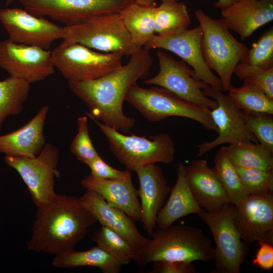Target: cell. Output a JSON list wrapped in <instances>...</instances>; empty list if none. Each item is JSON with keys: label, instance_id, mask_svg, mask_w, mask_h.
Listing matches in <instances>:
<instances>
[{"label": "cell", "instance_id": "ab89813d", "mask_svg": "<svg viewBox=\"0 0 273 273\" xmlns=\"http://www.w3.org/2000/svg\"><path fill=\"white\" fill-rule=\"evenodd\" d=\"M260 245L252 264L262 269L268 270L273 267L272 244L263 241H258Z\"/></svg>", "mask_w": 273, "mask_h": 273}, {"label": "cell", "instance_id": "d590c367", "mask_svg": "<svg viewBox=\"0 0 273 273\" xmlns=\"http://www.w3.org/2000/svg\"><path fill=\"white\" fill-rule=\"evenodd\" d=\"M78 132L71 144L70 151L77 159L87 164L100 157L90 138L87 116L79 117L77 120Z\"/></svg>", "mask_w": 273, "mask_h": 273}, {"label": "cell", "instance_id": "d6a6232c", "mask_svg": "<svg viewBox=\"0 0 273 273\" xmlns=\"http://www.w3.org/2000/svg\"><path fill=\"white\" fill-rule=\"evenodd\" d=\"M97 246L122 265L133 261L136 249L123 237L112 230L102 227L92 237Z\"/></svg>", "mask_w": 273, "mask_h": 273}, {"label": "cell", "instance_id": "f546056e", "mask_svg": "<svg viewBox=\"0 0 273 273\" xmlns=\"http://www.w3.org/2000/svg\"><path fill=\"white\" fill-rule=\"evenodd\" d=\"M212 168L223 187L231 204L237 205L248 196L242 184L235 165L230 161L226 146L217 150L213 159Z\"/></svg>", "mask_w": 273, "mask_h": 273}, {"label": "cell", "instance_id": "8992f818", "mask_svg": "<svg viewBox=\"0 0 273 273\" xmlns=\"http://www.w3.org/2000/svg\"><path fill=\"white\" fill-rule=\"evenodd\" d=\"M107 138L110 149L118 161L130 171L150 164H168L174 159L173 140L167 133L149 138L124 134L98 120L90 118Z\"/></svg>", "mask_w": 273, "mask_h": 273}, {"label": "cell", "instance_id": "2e32d148", "mask_svg": "<svg viewBox=\"0 0 273 273\" xmlns=\"http://www.w3.org/2000/svg\"><path fill=\"white\" fill-rule=\"evenodd\" d=\"M202 32L200 25L164 35H155L144 48L161 49L179 56L194 70L196 77L211 87L223 91L222 83L206 65L201 52Z\"/></svg>", "mask_w": 273, "mask_h": 273}, {"label": "cell", "instance_id": "60d3db41", "mask_svg": "<svg viewBox=\"0 0 273 273\" xmlns=\"http://www.w3.org/2000/svg\"><path fill=\"white\" fill-rule=\"evenodd\" d=\"M238 0H217L214 3V7L217 9H223Z\"/></svg>", "mask_w": 273, "mask_h": 273}, {"label": "cell", "instance_id": "8d00e7d4", "mask_svg": "<svg viewBox=\"0 0 273 273\" xmlns=\"http://www.w3.org/2000/svg\"><path fill=\"white\" fill-rule=\"evenodd\" d=\"M90 170V174L100 179H121L131 177V171L116 169L106 163L100 156L86 164Z\"/></svg>", "mask_w": 273, "mask_h": 273}, {"label": "cell", "instance_id": "836d02e7", "mask_svg": "<svg viewBox=\"0 0 273 273\" xmlns=\"http://www.w3.org/2000/svg\"><path fill=\"white\" fill-rule=\"evenodd\" d=\"M235 167L248 196L265 194L272 191V170Z\"/></svg>", "mask_w": 273, "mask_h": 273}, {"label": "cell", "instance_id": "f35d334b", "mask_svg": "<svg viewBox=\"0 0 273 273\" xmlns=\"http://www.w3.org/2000/svg\"><path fill=\"white\" fill-rule=\"evenodd\" d=\"M192 262L163 261L153 262L150 273H196Z\"/></svg>", "mask_w": 273, "mask_h": 273}, {"label": "cell", "instance_id": "5bb4252c", "mask_svg": "<svg viewBox=\"0 0 273 273\" xmlns=\"http://www.w3.org/2000/svg\"><path fill=\"white\" fill-rule=\"evenodd\" d=\"M0 23L11 41L24 45L49 49L55 41L63 39L64 26L25 9L0 8Z\"/></svg>", "mask_w": 273, "mask_h": 273}, {"label": "cell", "instance_id": "83f0119b", "mask_svg": "<svg viewBox=\"0 0 273 273\" xmlns=\"http://www.w3.org/2000/svg\"><path fill=\"white\" fill-rule=\"evenodd\" d=\"M228 157L237 167L273 170L272 153L259 143L244 142L226 146Z\"/></svg>", "mask_w": 273, "mask_h": 273}, {"label": "cell", "instance_id": "484cf974", "mask_svg": "<svg viewBox=\"0 0 273 273\" xmlns=\"http://www.w3.org/2000/svg\"><path fill=\"white\" fill-rule=\"evenodd\" d=\"M52 265L57 268H72L81 266L95 267L104 273H118L122 265L99 246L77 251L74 249L55 255Z\"/></svg>", "mask_w": 273, "mask_h": 273}, {"label": "cell", "instance_id": "d4e9b609", "mask_svg": "<svg viewBox=\"0 0 273 273\" xmlns=\"http://www.w3.org/2000/svg\"><path fill=\"white\" fill-rule=\"evenodd\" d=\"M156 4H145L134 1L119 13L136 51L155 35L154 13Z\"/></svg>", "mask_w": 273, "mask_h": 273}, {"label": "cell", "instance_id": "d6986e66", "mask_svg": "<svg viewBox=\"0 0 273 273\" xmlns=\"http://www.w3.org/2000/svg\"><path fill=\"white\" fill-rule=\"evenodd\" d=\"M81 203L102 226L118 233L136 250L144 243L146 238L142 235L134 221L120 209L110 204L96 192L86 189L79 198Z\"/></svg>", "mask_w": 273, "mask_h": 273}, {"label": "cell", "instance_id": "1f68e13d", "mask_svg": "<svg viewBox=\"0 0 273 273\" xmlns=\"http://www.w3.org/2000/svg\"><path fill=\"white\" fill-rule=\"evenodd\" d=\"M228 92L242 111L273 114V98L256 86L244 83L240 87L232 86Z\"/></svg>", "mask_w": 273, "mask_h": 273}, {"label": "cell", "instance_id": "52a82bcc", "mask_svg": "<svg viewBox=\"0 0 273 273\" xmlns=\"http://www.w3.org/2000/svg\"><path fill=\"white\" fill-rule=\"evenodd\" d=\"M125 101L148 121L157 122L170 116L188 118L199 123L204 128L217 133L210 110L186 101L159 86L146 88L133 84Z\"/></svg>", "mask_w": 273, "mask_h": 273}, {"label": "cell", "instance_id": "3957f363", "mask_svg": "<svg viewBox=\"0 0 273 273\" xmlns=\"http://www.w3.org/2000/svg\"><path fill=\"white\" fill-rule=\"evenodd\" d=\"M138 249L133 261L139 267L156 261L213 260L212 241L199 228L184 225H170L154 231Z\"/></svg>", "mask_w": 273, "mask_h": 273}, {"label": "cell", "instance_id": "7a4b0ae2", "mask_svg": "<svg viewBox=\"0 0 273 273\" xmlns=\"http://www.w3.org/2000/svg\"><path fill=\"white\" fill-rule=\"evenodd\" d=\"M97 222L79 198L56 194L37 207L27 249L55 255L74 249Z\"/></svg>", "mask_w": 273, "mask_h": 273}, {"label": "cell", "instance_id": "e0dca14e", "mask_svg": "<svg viewBox=\"0 0 273 273\" xmlns=\"http://www.w3.org/2000/svg\"><path fill=\"white\" fill-rule=\"evenodd\" d=\"M233 220L241 239L251 245L255 241L273 243V195H249L234 205Z\"/></svg>", "mask_w": 273, "mask_h": 273}, {"label": "cell", "instance_id": "cb8c5ba5", "mask_svg": "<svg viewBox=\"0 0 273 273\" xmlns=\"http://www.w3.org/2000/svg\"><path fill=\"white\" fill-rule=\"evenodd\" d=\"M202 210L188 185L186 165L179 162L177 164L176 183L171 189L167 201L157 214L156 225L160 229L166 228L182 217L198 214Z\"/></svg>", "mask_w": 273, "mask_h": 273}, {"label": "cell", "instance_id": "7402d4cb", "mask_svg": "<svg viewBox=\"0 0 273 273\" xmlns=\"http://www.w3.org/2000/svg\"><path fill=\"white\" fill-rule=\"evenodd\" d=\"M221 15L229 29L244 40L272 21L273 0H238L221 9Z\"/></svg>", "mask_w": 273, "mask_h": 273}, {"label": "cell", "instance_id": "4316f807", "mask_svg": "<svg viewBox=\"0 0 273 273\" xmlns=\"http://www.w3.org/2000/svg\"><path fill=\"white\" fill-rule=\"evenodd\" d=\"M273 67V27L265 31L253 44L234 73L241 80L255 72Z\"/></svg>", "mask_w": 273, "mask_h": 273}, {"label": "cell", "instance_id": "6da1fadb", "mask_svg": "<svg viewBox=\"0 0 273 273\" xmlns=\"http://www.w3.org/2000/svg\"><path fill=\"white\" fill-rule=\"evenodd\" d=\"M153 62L150 50L143 47L118 69L92 80L68 81L69 87L88 107L86 116L120 132H129L135 119L124 113L123 103L130 87L148 75Z\"/></svg>", "mask_w": 273, "mask_h": 273}, {"label": "cell", "instance_id": "ac0fdd59", "mask_svg": "<svg viewBox=\"0 0 273 273\" xmlns=\"http://www.w3.org/2000/svg\"><path fill=\"white\" fill-rule=\"evenodd\" d=\"M135 172L140 183L136 191L141 202V221L144 230L151 236L157 225V214L164 205L171 188L161 169L156 164L143 166Z\"/></svg>", "mask_w": 273, "mask_h": 273}, {"label": "cell", "instance_id": "277c9868", "mask_svg": "<svg viewBox=\"0 0 273 273\" xmlns=\"http://www.w3.org/2000/svg\"><path fill=\"white\" fill-rule=\"evenodd\" d=\"M195 15L202 32L204 60L208 68L218 75L223 91H228L232 86V77L236 67L249 49L233 36L222 18L213 19L201 9L196 10Z\"/></svg>", "mask_w": 273, "mask_h": 273}, {"label": "cell", "instance_id": "e575fe53", "mask_svg": "<svg viewBox=\"0 0 273 273\" xmlns=\"http://www.w3.org/2000/svg\"><path fill=\"white\" fill-rule=\"evenodd\" d=\"M242 112L248 128L258 143L273 153V114Z\"/></svg>", "mask_w": 273, "mask_h": 273}, {"label": "cell", "instance_id": "4dcf8cb0", "mask_svg": "<svg viewBox=\"0 0 273 273\" xmlns=\"http://www.w3.org/2000/svg\"><path fill=\"white\" fill-rule=\"evenodd\" d=\"M30 85L27 81L11 76L0 81V129L7 117L21 112Z\"/></svg>", "mask_w": 273, "mask_h": 273}, {"label": "cell", "instance_id": "ffe728a7", "mask_svg": "<svg viewBox=\"0 0 273 273\" xmlns=\"http://www.w3.org/2000/svg\"><path fill=\"white\" fill-rule=\"evenodd\" d=\"M186 168L189 188L203 210L215 211L230 203L216 174L206 160H193Z\"/></svg>", "mask_w": 273, "mask_h": 273}, {"label": "cell", "instance_id": "b9f144b4", "mask_svg": "<svg viewBox=\"0 0 273 273\" xmlns=\"http://www.w3.org/2000/svg\"><path fill=\"white\" fill-rule=\"evenodd\" d=\"M16 0H6V5L7 6L8 5H9L10 4H11L12 3H13V2H14Z\"/></svg>", "mask_w": 273, "mask_h": 273}, {"label": "cell", "instance_id": "8fae6325", "mask_svg": "<svg viewBox=\"0 0 273 273\" xmlns=\"http://www.w3.org/2000/svg\"><path fill=\"white\" fill-rule=\"evenodd\" d=\"M159 71L154 77L144 80L147 84L162 87L183 100L211 110L217 102L202 90L207 83L198 79L192 68L183 60L178 61L162 51L156 53Z\"/></svg>", "mask_w": 273, "mask_h": 273}, {"label": "cell", "instance_id": "603a6c76", "mask_svg": "<svg viewBox=\"0 0 273 273\" xmlns=\"http://www.w3.org/2000/svg\"><path fill=\"white\" fill-rule=\"evenodd\" d=\"M81 186L101 196L110 204L120 209L134 221H141V204L131 177L121 179L96 178L90 174L81 181Z\"/></svg>", "mask_w": 273, "mask_h": 273}, {"label": "cell", "instance_id": "ba28073f", "mask_svg": "<svg viewBox=\"0 0 273 273\" xmlns=\"http://www.w3.org/2000/svg\"><path fill=\"white\" fill-rule=\"evenodd\" d=\"M53 64L68 81L97 79L122 66L123 55L103 53L78 43L62 41L51 51Z\"/></svg>", "mask_w": 273, "mask_h": 273}, {"label": "cell", "instance_id": "7c38bea8", "mask_svg": "<svg viewBox=\"0 0 273 273\" xmlns=\"http://www.w3.org/2000/svg\"><path fill=\"white\" fill-rule=\"evenodd\" d=\"M202 91L205 95L217 102V107L210 110V113L217 128L218 136L211 141H205L198 145V156L225 144L231 145L244 142L259 143L248 128L242 111L228 94L209 84Z\"/></svg>", "mask_w": 273, "mask_h": 273}, {"label": "cell", "instance_id": "4fadbf2b", "mask_svg": "<svg viewBox=\"0 0 273 273\" xmlns=\"http://www.w3.org/2000/svg\"><path fill=\"white\" fill-rule=\"evenodd\" d=\"M18 1L30 13L68 26L95 15L120 12L135 0Z\"/></svg>", "mask_w": 273, "mask_h": 273}, {"label": "cell", "instance_id": "30bf717a", "mask_svg": "<svg viewBox=\"0 0 273 273\" xmlns=\"http://www.w3.org/2000/svg\"><path fill=\"white\" fill-rule=\"evenodd\" d=\"M59 149L51 144H46L40 154L33 158L6 156L5 162L15 169L26 185L37 207L49 203L56 195L55 178Z\"/></svg>", "mask_w": 273, "mask_h": 273}, {"label": "cell", "instance_id": "9a60e30c", "mask_svg": "<svg viewBox=\"0 0 273 273\" xmlns=\"http://www.w3.org/2000/svg\"><path fill=\"white\" fill-rule=\"evenodd\" d=\"M0 67L10 76L31 84L46 79L55 68L51 51L17 43L8 38L0 41Z\"/></svg>", "mask_w": 273, "mask_h": 273}, {"label": "cell", "instance_id": "44dd1931", "mask_svg": "<svg viewBox=\"0 0 273 273\" xmlns=\"http://www.w3.org/2000/svg\"><path fill=\"white\" fill-rule=\"evenodd\" d=\"M49 110L48 106H42L24 126L0 135V153L29 158L38 155L46 144L44 126Z\"/></svg>", "mask_w": 273, "mask_h": 273}, {"label": "cell", "instance_id": "74e56055", "mask_svg": "<svg viewBox=\"0 0 273 273\" xmlns=\"http://www.w3.org/2000/svg\"><path fill=\"white\" fill-rule=\"evenodd\" d=\"M243 80L244 83L256 86L273 98V67L249 74Z\"/></svg>", "mask_w": 273, "mask_h": 273}, {"label": "cell", "instance_id": "f1b7e54d", "mask_svg": "<svg viewBox=\"0 0 273 273\" xmlns=\"http://www.w3.org/2000/svg\"><path fill=\"white\" fill-rule=\"evenodd\" d=\"M154 13L157 35H164L188 28L191 24L187 6L176 0H161Z\"/></svg>", "mask_w": 273, "mask_h": 273}, {"label": "cell", "instance_id": "5b68a950", "mask_svg": "<svg viewBox=\"0 0 273 273\" xmlns=\"http://www.w3.org/2000/svg\"><path fill=\"white\" fill-rule=\"evenodd\" d=\"M64 28L63 41L67 43L126 57L137 52L119 12L95 15Z\"/></svg>", "mask_w": 273, "mask_h": 273}, {"label": "cell", "instance_id": "9c48e42d", "mask_svg": "<svg viewBox=\"0 0 273 273\" xmlns=\"http://www.w3.org/2000/svg\"><path fill=\"white\" fill-rule=\"evenodd\" d=\"M234 205L229 203L212 211L202 210L198 215L209 228L215 244L214 273H240L247 255V247L233 220Z\"/></svg>", "mask_w": 273, "mask_h": 273}]
</instances>
